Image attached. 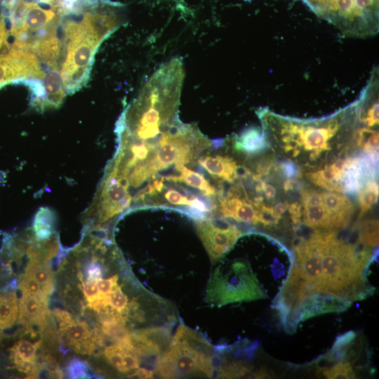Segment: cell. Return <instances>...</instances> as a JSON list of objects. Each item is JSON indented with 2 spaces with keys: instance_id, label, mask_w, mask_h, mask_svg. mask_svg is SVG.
<instances>
[{
  "instance_id": "obj_1",
  "label": "cell",
  "mask_w": 379,
  "mask_h": 379,
  "mask_svg": "<svg viewBox=\"0 0 379 379\" xmlns=\"http://www.w3.org/2000/svg\"><path fill=\"white\" fill-rule=\"evenodd\" d=\"M119 23L112 11L89 13L80 22L66 23V56L61 75L66 94H73L87 84L99 46L118 29Z\"/></svg>"
},
{
  "instance_id": "obj_2",
  "label": "cell",
  "mask_w": 379,
  "mask_h": 379,
  "mask_svg": "<svg viewBox=\"0 0 379 379\" xmlns=\"http://www.w3.org/2000/svg\"><path fill=\"white\" fill-rule=\"evenodd\" d=\"M214 366L211 348L203 338L180 325L169 349L158 358L156 371L163 378L195 374L211 377Z\"/></svg>"
},
{
  "instance_id": "obj_3",
  "label": "cell",
  "mask_w": 379,
  "mask_h": 379,
  "mask_svg": "<svg viewBox=\"0 0 379 379\" xmlns=\"http://www.w3.org/2000/svg\"><path fill=\"white\" fill-rule=\"evenodd\" d=\"M195 226L197 232L214 262L221 259L241 236V232L224 218L198 219Z\"/></svg>"
},
{
  "instance_id": "obj_4",
  "label": "cell",
  "mask_w": 379,
  "mask_h": 379,
  "mask_svg": "<svg viewBox=\"0 0 379 379\" xmlns=\"http://www.w3.org/2000/svg\"><path fill=\"white\" fill-rule=\"evenodd\" d=\"M59 333L65 336L69 346L83 355H91L98 346L103 345L104 339L102 330L92 331L84 321L75 320L59 328Z\"/></svg>"
},
{
  "instance_id": "obj_5",
  "label": "cell",
  "mask_w": 379,
  "mask_h": 379,
  "mask_svg": "<svg viewBox=\"0 0 379 379\" xmlns=\"http://www.w3.org/2000/svg\"><path fill=\"white\" fill-rule=\"evenodd\" d=\"M351 305L348 300L328 294L315 293L306 297L298 311L297 318L305 321L314 316L328 313H340Z\"/></svg>"
},
{
  "instance_id": "obj_6",
  "label": "cell",
  "mask_w": 379,
  "mask_h": 379,
  "mask_svg": "<svg viewBox=\"0 0 379 379\" xmlns=\"http://www.w3.org/2000/svg\"><path fill=\"white\" fill-rule=\"evenodd\" d=\"M48 301L49 297L22 295L20 300L19 322L29 329L38 326L43 330L48 324L50 315Z\"/></svg>"
},
{
  "instance_id": "obj_7",
  "label": "cell",
  "mask_w": 379,
  "mask_h": 379,
  "mask_svg": "<svg viewBox=\"0 0 379 379\" xmlns=\"http://www.w3.org/2000/svg\"><path fill=\"white\" fill-rule=\"evenodd\" d=\"M56 31L35 40L30 50L49 68L61 70L59 60L64 52L65 46L57 37Z\"/></svg>"
},
{
  "instance_id": "obj_8",
  "label": "cell",
  "mask_w": 379,
  "mask_h": 379,
  "mask_svg": "<svg viewBox=\"0 0 379 379\" xmlns=\"http://www.w3.org/2000/svg\"><path fill=\"white\" fill-rule=\"evenodd\" d=\"M40 345L41 341L34 344L22 339L10 349V358L20 371L35 378L38 376L40 369L37 364V350Z\"/></svg>"
},
{
  "instance_id": "obj_9",
  "label": "cell",
  "mask_w": 379,
  "mask_h": 379,
  "mask_svg": "<svg viewBox=\"0 0 379 379\" xmlns=\"http://www.w3.org/2000/svg\"><path fill=\"white\" fill-rule=\"evenodd\" d=\"M322 198L331 218L332 229L347 226L353 211L350 200L345 196L336 193H324Z\"/></svg>"
},
{
  "instance_id": "obj_10",
  "label": "cell",
  "mask_w": 379,
  "mask_h": 379,
  "mask_svg": "<svg viewBox=\"0 0 379 379\" xmlns=\"http://www.w3.org/2000/svg\"><path fill=\"white\" fill-rule=\"evenodd\" d=\"M198 163L216 179L232 183L238 178V166L232 158L221 156H206L199 158Z\"/></svg>"
},
{
  "instance_id": "obj_11",
  "label": "cell",
  "mask_w": 379,
  "mask_h": 379,
  "mask_svg": "<svg viewBox=\"0 0 379 379\" xmlns=\"http://www.w3.org/2000/svg\"><path fill=\"white\" fill-rule=\"evenodd\" d=\"M45 89V110L59 107L66 92L61 75V70L49 68L43 80Z\"/></svg>"
},
{
  "instance_id": "obj_12",
  "label": "cell",
  "mask_w": 379,
  "mask_h": 379,
  "mask_svg": "<svg viewBox=\"0 0 379 379\" xmlns=\"http://www.w3.org/2000/svg\"><path fill=\"white\" fill-rule=\"evenodd\" d=\"M168 181L184 184L200 191L207 198H212L217 195L216 188L201 174L180 165L176 169V174Z\"/></svg>"
},
{
  "instance_id": "obj_13",
  "label": "cell",
  "mask_w": 379,
  "mask_h": 379,
  "mask_svg": "<svg viewBox=\"0 0 379 379\" xmlns=\"http://www.w3.org/2000/svg\"><path fill=\"white\" fill-rule=\"evenodd\" d=\"M343 163L344 161L337 162L322 170L308 174L307 177L325 189L341 193L342 191L338 182L342 174Z\"/></svg>"
},
{
  "instance_id": "obj_14",
  "label": "cell",
  "mask_w": 379,
  "mask_h": 379,
  "mask_svg": "<svg viewBox=\"0 0 379 379\" xmlns=\"http://www.w3.org/2000/svg\"><path fill=\"white\" fill-rule=\"evenodd\" d=\"M268 147L269 144L265 134L255 128L246 130L235 142L237 151L247 154H256Z\"/></svg>"
},
{
  "instance_id": "obj_15",
  "label": "cell",
  "mask_w": 379,
  "mask_h": 379,
  "mask_svg": "<svg viewBox=\"0 0 379 379\" xmlns=\"http://www.w3.org/2000/svg\"><path fill=\"white\" fill-rule=\"evenodd\" d=\"M19 304L17 293L6 292L0 294V326L1 329L12 327L17 320Z\"/></svg>"
},
{
  "instance_id": "obj_16",
  "label": "cell",
  "mask_w": 379,
  "mask_h": 379,
  "mask_svg": "<svg viewBox=\"0 0 379 379\" xmlns=\"http://www.w3.org/2000/svg\"><path fill=\"white\" fill-rule=\"evenodd\" d=\"M26 274L31 276L43 287L45 293L50 296L54 290V276L47 265L31 261L26 269Z\"/></svg>"
},
{
  "instance_id": "obj_17",
  "label": "cell",
  "mask_w": 379,
  "mask_h": 379,
  "mask_svg": "<svg viewBox=\"0 0 379 379\" xmlns=\"http://www.w3.org/2000/svg\"><path fill=\"white\" fill-rule=\"evenodd\" d=\"M218 376L228 378H269L270 375L266 369L256 371L240 362H235L221 367Z\"/></svg>"
},
{
  "instance_id": "obj_18",
  "label": "cell",
  "mask_w": 379,
  "mask_h": 379,
  "mask_svg": "<svg viewBox=\"0 0 379 379\" xmlns=\"http://www.w3.org/2000/svg\"><path fill=\"white\" fill-rule=\"evenodd\" d=\"M304 221L313 228L332 229L331 218L323 204L317 206H304Z\"/></svg>"
},
{
  "instance_id": "obj_19",
  "label": "cell",
  "mask_w": 379,
  "mask_h": 379,
  "mask_svg": "<svg viewBox=\"0 0 379 379\" xmlns=\"http://www.w3.org/2000/svg\"><path fill=\"white\" fill-rule=\"evenodd\" d=\"M34 231L38 239H47L54 235V218L48 210L40 211L34 221Z\"/></svg>"
},
{
  "instance_id": "obj_20",
  "label": "cell",
  "mask_w": 379,
  "mask_h": 379,
  "mask_svg": "<svg viewBox=\"0 0 379 379\" xmlns=\"http://www.w3.org/2000/svg\"><path fill=\"white\" fill-rule=\"evenodd\" d=\"M378 198V185L375 181L366 184L364 189L359 191V201L361 207V215L374 206Z\"/></svg>"
},
{
  "instance_id": "obj_21",
  "label": "cell",
  "mask_w": 379,
  "mask_h": 379,
  "mask_svg": "<svg viewBox=\"0 0 379 379\" xmlns=\"http://www.w3.org/2000/svg\"><path fill=\"white\" fill-rule=\"evenodd\" d=\"M359 241L366 246L376 247L378 245V221L366 220L359 225Z\"/></svg>"
},
{
  "instance_id": "obj_22",
  "label": "cell",
  "mask_w": 379,
  "mask_h": 379,
  "mask_svg": "<svg viewBox=\"0 0 379 379\" xmlns=\"http://www.w3.org/2000/svg\"><path fill=\"white\" fill-rule=\"evenodd\" d=\"M320 371L327 378H355V373L351 362L349 361L339 362L332 367L320 368Z\"/></svg>"
},
{
  "instance_id": "obj_23",
  "label": "cell",
  "mask_w": 379,
  "mask_h": 379,
  "mask_svg": "<svg viewBox=\"0 0 379 379\" xmlns=\"http://www.w3.org/2000/svg\"><path fill=\"white\" fill-rule=\"evenodd\" d=\"M107 299L110 306L120 313L124 318V315H128V298L121 291L120 286L117 285L107 295Z\"/></svg>"
},
{
  "instance_id": "obj_24",
  "label": "cell",
  "mask_w": 379,
  "mask_h": 379,
  "mask_svg": "<svg viewBox=\"0 0 379 379\" xmlns=\"http://www.w3.org/2000/svg\"><path fill=\"white\" fill-rule=\"evenodd\" d=\"M20 288L22 295H33L42 297H49L44 291L42 285L31 276L25 274L21 279Z\"/></svg>"
},
{
  "instance_id": "obj_25",
  "label": "cell",
  "mask_w": 379,
  "mask_h": 379,
  "mask_svg": "<svg viewBox=\"0 0 379 379\" xmlns=\"http://www.w3.org/2000/svg\"><path fill=\"white\" fill-rule=\"evenodd\" d=\"M103 353L109 364L118 371L125 373L123 365L124 350L121 346L117 343L107 346Z\"/></svg>"
},
{
  "instance_id": "obj_26",
  "label": "cell",
  "mask_w": 379,
  "mask_h": 379,
  "mask_svg": "<svg viewBox=\"0 0 379 379\" xmlns=\"http://www.w3.org/2000/svg\"><path fill=\"white\" fill-rule=\"evenodd\" d=\"M68 378H89V369L87 364L79 359L71 360L66 368Z\"/></svg>"
},
{
  "instance_id": "obj_27",
  "label": "cell",
  "mask_w": 379,
  "mask_h": 379,
  "mask_svg": "<svg viewBox=\"0 0 379 379\" xmlns=\"http://www.w3.org/2000/svg\"><path fill=\"white\" fill-rule=\"evenodd\" d=\"M257 209L259 223L265 225H275L279 223L281 218L275 214L272 207L261 205Z\"/></svg>"
},
{
  "instance_id": "obj_28",
  "label": "cell",
  "mask_w": 379,
  "mask_h": 379,
  "mask_svg": "<svg viewBox=\"0 0 379 379\" xmlns=\"http://www.w3.org/2000/svg\"><path fill=\"white\" fill-rule=\"evenodd\" d=\"M82 291L88 304L105 297V295H103L100 292L97 285V281H95L87 280V281L83 282Z\"/></svg>"
},
{
  "instance_id": "obj_29",
  "label": "cell",
  "mask_w": 379,
  "mask_h": 379,
  "mask_svg": "<svg viewBox=\"0 0 379 379\" xmlns=\"http://www.w3.org/2000/svg\"><path fill=\"white\" fill-rule=\"evenodd\" d=\"M117 276H114L108 279H99L97 285L100 292L103 295H108L117 285Z\"/></svg>"
},
{
  "instance_id": "obj_30",
  "label": "cell",
  "mask_w": 379,
  "mask_h": 379,
  "mask_svg": "<svg viewBox=\"0 0 379 379\" xmlns=\"http://www.w3.org/2000/svg\"><path fill=\"white\" fill-rule=\"evenodd\" d=\"M304 206H317L323 204L322 194L315 191H305L303 193Z\"/></svg>"
},
{
  "instance_id": "obj_31",
  "label": "cell",
  "mask_w": 379,
  "mask_h": 379,
  "mask_svg": "<svg viewBox=\"0 0 379 379\" xmlns=\"http://www.w3.org/2000/svg\"><path fill=\"white\" fill-rule=\"evenodd\" d=\"M281 170L290 180L297 179L299 174L298 167L291 161L284 162L281 165Z\"/></svg>"
},
{
  "instance_id": "obj_32",
  "label": "cell",
  "mask_w": 379,
  "mask_h": 379,
  "mask_svg": "<svg viewBox=\"0 0 379 379\" xmlns=\"http://www.w3.org/2000/svg\"><path fill=\"white\" fill-rule=\"evenodd\" d=\"M102 274V268L96 261H93L88 265L87 270V280L97 281L101 278Z\"/></svg>"
},
{
  "instance_id": "obj_33",
  "label": "cell",
  "mask_w": 379,
  "mask_h": 379,
  "mask_svg": "<svg viewBox=\"0 0 379 379\" xmlns=\"http://www.w3.org/2000/svg\"><path fill=\"white\" fill-rule=\"evenodd\" d=\"M288 209L294 223L299 225L302 216H304V208L298 203H293L288 205Z\"/></svg>"
},
{
  "instance_id": "obj_34",
  "label": "cell",
  "mask_w": 379,
  "mask_h": 379,
  "mask_svg": "<svg viewBox=\"0 0 379 379\" xmlns=\"http://www.w3.org/2000/svg\"><path fill=\"white\" fill-rule=\"evenodd\" d=\"M53 313L59 322V328L66 326L73 320L70 314L66 311L55 310Z\"/></svg>"
},
{
  "instance_id": "obj_35",
  "label": "cell",
  "mask_w": 379,
  "mask_h": 379,
  "mask_svg": "<svg viewBox=\"0 0 379 379\" xmlns=\"http://www.w3.org/2000/svg\"><path fill=\"white\" fill-rule=\"evenodd\" d=\"M366 153H378V133L373 134L363 147Z\"/></svg>"
},
{
  "instance_id": "obj_36",
  "label": "cell",
  "mask_w": 379,
  "mask_h": 379,
  "mask_svg": "<svg viewBox=\"0 0 379 379\" xmlns=\"http://www.w3.org/2000/svg\"><path fill=\"white\" fill-rule=\"evenodd\" d=\"M376 133L377 132L368 128L360 129L358 132L357 146L363 147L369 139Z\"/></svg>"
},
{
  "instance_id": "obj_37",
  "label": "cell",
  "mask_w": 379,
  "mask_h": 379,
  "mask_svg": "<svg viewBox=\"0 0 379 379\" xmlns=\"http://www.w3.org/2000/svg\"><path fill=\"white\" fill-rule=\"evenodd\" d=\"M128 376L140 378H151L154 376V373L152 371H150L145 368H138L134 370V372L130 374Z\"/></svg>"
},
{
  "instance_id": "obj_38",
  "label": "cell",
  "mask_w": 379,
  "mask_h": 379,
  "mask_svg": "<svg viewBox=\"0 0 379 379\" xmlns=\"http://www.w3.org/2000/svg\"><path fill=\"white\" fill-rule=\"evenodd\" d=\"M262 188L268 199H273L276 196V189L272 185L262 181Z\"/></svg>"
},
{
  "instance_id": "obj_39",
  "label": "cell",
  "mask_w": 379,
  "mask_h": 379,
  "mask_svg": "<svg viewBox=\"0 0 379 379\" xmlns=\"http://www.w3.org/2000/svg\"><path fill=\"white\" fill-rule=\"evenodd\" d=\"M288 209V205L287 203L279 202L274 206V211L275 214L281 218Z\"/></svg>"
},
{
  "instance_id": "obj_40",
  "label": "cell",
  "mask_w": 379,
  "mask_h": 379,
  "mask_svg": "<svg viewBox=\"0 0 379 379\" xmlns=\"http://www.w3.org/2000/svg\"><path fill=\"white\" fill-rule=\"evenodd\" d=\"M0 329H1V326H0Z\"/></svg>"
}]
</instances>
